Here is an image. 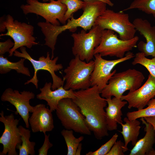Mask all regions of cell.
Here are the masks:
<instances>
[{"mask_svg":"<svg viewBox=\"0 0 155 155\" xmlns=\"http://www.w3.org/2000/svg\"><path fill=\"white\" fill-rule=\"evenodd\" d=\"M140 120L145 126L144 130L146 133L144 137L137 141L129 155H147L153 148L155 143V131L152 125L144 118H141Z\"/></svg>","mask_w":155,"mask_h":155,"instance_id":"20","label":"cell"},{"mask_svg":"<svg viewBox=\"0 0 155 155\" xmlns=\"http://www.w3.org/2000/svg\"><path fill=\"white\" fill-rule=\"evenodd\" d=\"M136 9L148 14H152L155 18V0H133L127 7L123 11Z\"/></svg>","mask_w":155,"mask_h":155,"instance_id":"25","label":"cell"},{"mask_svg":"<svg viewBox=\"0 0 155 155\" xmlns=\"http://www.w3.org/2000/svg\"><path fill=\"white\" fill-rule=\"evenodd\" d=\"M84 1L83 13L78 18L75 19L73 16L67 20V23L61 26L53 25L46 22L37 23L45 36L44 45L51 50L52 59L54 57L55 46L59 34L67 30L74 32L78 27L86 31L90 30L95 25L97 18L106 9L107 4L101 1L93 0Z\"/></svg>","mask_w":155,"mask_h":155,"instance_id":"2","label":"cell"},{"mask_svg":"<svg viewBox=\"0 0 155 155\" xmlns=\"http://www.w3.org/2000/svg\"><path fill=\"white\" fill-rule=\"evenodd\" d=\"M20 48L21 52L16 50L14 51L13 55L16 57L24 58L29 61L34 69V73L33 77L30 80H27L24 83L25 85L32 83L34 84L36 88L37 89L38 88V80L37 76V73L39 70H42L48 71L51 75L53 80L51 87L52 90H54L63 86L64 81L55 73V72L63 68L61 64H57L59 58L58 57H56L52 59L50 57V54L48 52L47 53L46 57L42 56L40 57L38 60H36L30 55L24 46H21Z\"/></svg>","mask_w":155,"mask_h":155,"instance_id":"6","label":"cell"},{"mask_svg":"<svg viewBox=\"0 0 155 155\" xmlns=\"http://www.w3.org/2000/svg\"><path fill=\"white\" fill-rule=\"evenodd\" d=\"M26 59L21 58L16 62H12L9 61L3 56H0V73H7L12 70H15L17 73H21L28 76H30V73L28 68L24 65Z\"/></svg>","mask_w":155,"mask_h":155,"instance_id":"22","label":"cell"},{"mask_svg":"<svg viewBox=\"0 0 155 155\" xmlns=\"http://www.w3.org/2000/svg\"><path fill=\"white\" fill-rule=\"evenodd\" d=\"M70 61L68 66L63 70L65 75L63 80L66 83L64 88L73 91L85 90L91 87L90 78L95 63L91 60L87 62L75 56Z\"/></svg>","mask_w":155,"mask_h":155,"instance_id":"5","label":"cell"},{"mask_svg":"<svg viewBox=\"0 0 155 155\" xmlns=\"http://www.w3.org/2000/svg\"><path fill=\"white\" fill-rule=\"evenodd\" d=\"M49 3L41 2L38 0H26L27 3L20 6L23 13L26 15L34 13L43 17L46 22L54 25L65 24V15L66 6L59 0H50Z\"/></svg>","mask_w":155,"mask_h":155,"instance_id":"9","label":"cell"},{"mask_svg":"<svg viewBox=\"0 0 155 155\" xmlns=\"http://www.w3.org/2000/svg\"><path fill=\"white\" fill-rule=\"evenodd\" d=\"M52 84L51 82H46L43 87L40 88V92L37 94L36 97L38 99L46 101L52 112L56 110L60 100L65 98L73 99L75 96L73 90H66L63 86L52 90Z\"/></svg>","mask_w":155,"mask_h":155,"instance_id":"18","label":"cell"},{"mask_svg":"<svg viewBox=\"0 0 155 155\" xmlns=\"http://www.w3.org/2000/svg\"><path fill=\"white\" fill-rule=\"evenodd\" d=\"M84 1H90L93 0H83ZM98 0L103 2L110 6L112 7L114 5V3L112 2L111 0Z\"/></svg>","mask_w":155,"mask_h":155,"instance_id":"34","label":"cell"},{"mask_svg":"<svg viewBox=\"0 0 155 155\" xmlns=\"http://www.w3.org/2000/svg\"><path fill=\"white\" fill-rule=\"evenodd\" d=\"M147 155H155V150L153 148L148 153Z\"/></svg>","mask_w":155,"mask_h":155,"instance_id":"36","label":"cell"},{"mask_svg":"<svg viewBox=\"0 0 155 155\" xmlns=\"http://www.w3.org/2000/svg\"><path fill=\"white\" fill-rule=\"evenodd\" d=\"M133 23L136 30L146 39V42L140 41L137 44L139 50L146 57H155V26H152L147 20L135 19Z\"/></svg>","mask_w":155,"mask_h":155,"instance_id":"17","label":"cell"},{"mask_svg":"<svg viewBox=\"0 0 155 155\" xmlns=\"http://www.w3.org/2000/svg\"><path fill=\"white\" fill-rule=\"evenodd\" d=\"M148 107L137 111L128 112L127 118L132 120L138 118L155 116V98H152L148 102Z\"/></svg>","mask_w":155,"mask_h":155,"instance_id":"26","label":"cell"},{"mask_svg":"<svg viewBox=\"0 0 155 155\" xmlns=\"http://www.w3.org/2000/svg\"><path fill=\"white\" fill-rule=\"evenodd\" d=\"M139 39L138 36H135L131 39L123 40L119 38L114 31L104 30L100 42L94 49V55L99 54L102 57L115 56L122 58L126 52L130 51L137 46Z\"/></svg>","mask_w":155,"mask_h":155,"instance_id":"11","label":"cell"},{"mask_svg":"<svg viewBox=\"0 0 155 155\" xmlns=\"http://www.w3.org/2000/svg\"><path fill=\"white\" fill-rule=\"evenodd\" d=\"M135 54L130 51L127 52L121 58L113 60H107L103 59L99 54H95V65L91 74L90 81L91 86H96L101 91L108 84V81L116 72L113 69L117 65L134 57Z\"/></svg>","mask_w":155,"mask_h":155,"instance_id":"12","label":"cell"},{"mask_svg":"<svg viewBox=\"0 0 155 155\" xmlns=\"http://www.w3.org/2000/svg\"><path fill=\"white\" fill-rule=\"evenodd\" d=\"M74 93L75 97L72 99L79 107L87 126L95 137L101 140L108 136L104 109L107 102L106 99L100 95L101 92L97 86L74 91Z\"/></svg>","mask_w":155,"mask_h":155,"instance_id":"1","label":"cell"},{"mask_svg":"<svg viewBox=\"0 0 155 155\" xmlns=\"http://www.w3.org/2000/svg\"><path fill=\"white\" fill-rule=\"evenodd\" d=\"M155 96V77L150 74L142 86L134 91L129 92L126 95H122L121 99L127 102L128 108H134L140 110L144 108Z\"/></svg>","mask_w":155,"mask_h":155,"instance_id":"15","label":"cell"},{"mask_svg":"<svg viewBox=\"0 0 155 155\" xmlns=\"http://www.w3.org/2000/svg\"><path fill=\"white\" fill-rule=\"evenodd\" d=\"M144 79L143 73L135 69L116 72L101 91V96L105 99L111 98L112 96L121 98L126 91H133L140 87Z\"/></svg>","mask_w":155,"mask_h":155,"instance_id":"4","label":"cell"},{"mask_svg":"<svg viewBox=\"0 0 155 155\" xmlns=\"http://www.w3.org/2000/svg\"><path fill=\"white\" fill-rule=\"evenodd\" d=\"M82 148V144L81 143H80L77 148L75 155L80 154V152Z\"/></svg>","mask_w":155,"mask_h":155,"instance_id":"35","label":"cell"},{"mask_svg":"<svg viewBox=\"0 0 155 155\" xmlns=\"http://www.w3.org/2000/svg\"><path fill=\"white\" fill-rule=\"evenodd\" d=\"M106 99L108 104L105 109L107 127L108 131H113L117 129L118 124L123 123L121 109L127 102L115 97Z\"/></svg>","mask_w":155,"mask_h":155,"instance_id":"19","label":"cell"},{"mask_svg":"<svg viewBox=\"0 0 155 155\" xmlns=\"http://www.w3.org/2000/svg\"><path fill=\"white\" fill-rule=\"evenodd\" d=\"M7 32L0 34V36H8L13 40L14 45L9 53V57H11L14 51L22 46L30 49L33 45L38 44L33 36L34 27L32 25L17 20H14L13 17L8 14L3 16L0 19V32Z\"/></svg>","mask_w":155,"mask_h":155,"instance_id":"3","label":"cell"},{"mask_svg":"<svg viewBox=\"0 0 155 155\" xmlns=\"http://www.w3.org/2000/svg\"><path fill=\"white\" fill-rule=\"evenodd\" d=\"M124 144L121 140L116 141L106 155H124Z\"/></svg>","mask_w":155,"mask_h":155,"instance_id":"30","label":"cell"},{"mask_svg":"<svg viewBox=\"0 0 155 155\" xmlns=\"http://www.w3.org/2000/svg\"><path fill=\"white\" fill-rule=\"evenodd\" d=\"M50 135H44V140L42 146L38 149L39 155H47L49 150L53 146V144L51 143L49 140Z\"/></svg>","mask_w":155,"mask_h":155,"instance_id":"31","label":"cell"},{"mask_svg":"<svg viewBox=\"0 0 155 155\" xmlns=\"http://www.w3.org/2000/svg\"><path fill=\"white\" fill-rule=\"evenodd\" d=\"M0 115V121L4 125V131L0 137V143L3 145L0 155H18L16 147L22 143L20 130L18 127L19 120L15 118L12 113L4 116L3 111Z\"/></svg>","mask_w":155,"mask_h":155,"instance_id":"13","label":"cell"},{"mask_svg":"<svg viewBox=\"0 0 155 155\" xmlns=\"http://www.w3.org/2000/svg\"><path fill=\"white\" fill-rule=\"evenodd\" d=\"M65 4L67 8L65 15V19L67 20L73 16L74 13L78 10L82 9L84 5V1L81 0H58Z\"/></svg>","mask_w":155,"mask_h":155,"instance_id":"28","label":"cell"},{"mask_svg":"<svg viewBox=\"0 0 155 155\" xmlns=\"http://www.w3.org/2000/svg\"><path fill=\"white\" fill-rule=\"evenodd\" d=\"M14 42L9 38L5 41L0 42V56H3L6 52H8L14 46Z\"/></svg>","mask_w":155,"mask_h":155,"instance_id":"32","label":"cell"},{"mask_svg":"<svg viewBox=\"0 0 155 155\" xmlns=\"http://www.w3.org/2000/svg\"><path fill=\"white\" fill-rule=\"evenodd\" d=\"M132 64L133 65L139 64L144 66L149 71L150 74L155 77V57L151 59H148L144 53L140 52L135 55Z\"/></svg>","mask_w":155,"mask_h":155,"instance_id":"27","label":"cell"},{"mask_svg":"<svg viewBox=\"0 0 155 155\" xmlns=\"http://www.w3.org/2000/svg\"><path fill=\"white\" fill-rule=\"evenodd\" d=\"M42 1L44 2H46L47 1H49L50 0H42Z\"/></svg>","mask_w":155,"mask_h":155,"instance_id":"37","label":"cell"},{"mask_svg":"<svg viewBox=\"0 0 155 155\" xmlns=\"http://www.w3.org/2000/svg\"><path fill=\"white\" fill-rule=\"evenodd\" d=\"M21 137L22 143L21 145H18L16 149L19 150V155H34V150L36 142H31L30 139L31 137V131L26 129L22 125L18 126Z\"/></svg>","mask_w":155,"mask_h":155,"instance_id":"23","label":"cell"},{"mask_svg":"<svg viewBox=\"0 0 155 155\" xmlns=\"http://www.w3.org/2000/svg\"><path fill=\"white\" fill-rule=\"evenodd\" d=\"M137 119L130 120L127 117H125L124 119L125 123L121 124L122 131L119 132L122 135L124 140V152L128 150L127 145L130 142L134 146L137 141L141 126L140 122Z\"/></svg>","mask_w":155,"mask_h":155,"instance_id":"21","label":"cell"},{"mask_svg":"<svg viewBox=\"0 0 155 155\" xmlns=\"http://www.w3.org/2000/svg\"><path fill=\"white\" fill-rule=\"evenodd\" d=\"M95 24L103 30H110L116 32L119 38L123 40L133 38L137 31L133 22L130 21L129 14L122 10L116 12L106 9L97 18Z\"/></svg>","mask_w":155,"mask_h":155,"instance_id":"7","label":"cell"},{"mask_svg":"<svg viewBox=\"0 0 155 155\" xmlns=\"http://www.w3.org/2000/svg\"><path fill=\"white\" fill-rule=\"evenodd\" d=\"M118 135L115 133L107 142L102 145L99 148L94 151H90L86 155H106L117 141Z\"/></svg>","mask_w":155,"mask_h":155,"instance_id":"29","label":"cell"},{"mask_svg":"<svg viewBox=\"0 0 155 155\" xmlns=\"http://www.w3.org/2000/svg\"><path fill=\"white\" fill-rule=\"evenodd\" d=\"M147 122L151 124L155 131V116L144 118Z\"/></svg>","mask_w":155,"mask_h":155,"instance_id":"33","label":"cell"},{"mask_svg":"<svg viewBox=\"0 0 155 155\" xmlns=\"http://www.w3.org/2000/svg\"><path fill=\"white\" fill-rule=\"evenodd\" d=\"M34 97L35 94L32 92L24 90L19 92L17 90L8 88L3 92L1 99L3 102H8L14 106L16 109L15 114L20 115L26 127L28 128L29 113H32L34 110V106L30 105V101Z\"/></svg>","mask_w":155,"mask_h":155,"instance_id":"14","label":"cell"},{"mask_svg":"<svg viewBox=\"0 0 155 155\" xmlns=\"http://www.w3.org/2000/svg\"><path fill=\"white\" fill-rule=\"evenodd\" d=\"M103 30L95 24L88 32L82 29L78 33H72L71 36L73 40L72 47L73 55L87 62L92 60L94 49L100 42Z\"/></svg>","mask_w":155,"mask_h":155,"instance_id":"10","label":"cell"},{"mask_svg":"<svg viewBox=\"0 0 155 155\" xmlns=\"http://www.w3.org/2000/svg\"><path fill=\"white\" fill-rule=\"evenodd\" d=\"M52 112L42 104L34 106V110L28 121L33 133L51 131L54 127Z\"/></svg>","mask_w":155,"mask_h":155,"instance_id":"16","label":"cell"},{"mask_svg":"<svg viewBox=\"0 0 155 155\" xmlns=\"http://www.w3.org/2000/svg\"><path fill=\"white\" fill-rule=\"evenodd\" d=\"M55 111L58 118L65 129L81 134L91 135L84 117L72 99L65 98L60 100Z\"/></svg>","mask_w":155,"mask_h":155,"instance_id":"8","label":"cell"},{"mask_svg":"<svg viewBox=\"0 0 155 155\" xmlns=\"http://www.w3.org/2000/svg\"><path fill=\"white\" fill-rule=\"evenodd\" d=\"M73 131L63 129L61 134L63 137L67 147V155H75L77 148L80 142L84 139L83 136L75 137L73 134Z\"/></svg>","mask_w":155,"mask_h":155,"instance_id":"24","label":"cell"}]
</instances>
